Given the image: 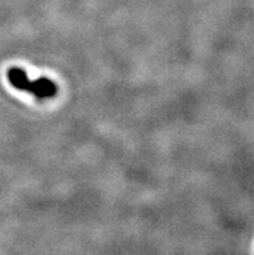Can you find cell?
<instances>
[{"mask_svg": "<svg viewBox=\"0 0 254 255\" xmlns=\"http://www.w3.org/2000/svg\"><path fill=\"white\" fill-rule=\"evenodd\" d=\"M8 79L12 86L21 91L32 92L38 98L53 97L57 92V87L52 81L47 78H40L38 81H29L26 73L20 67H12L8 71Z\"/></svg>", "mask_w": 254, "mask_h": 255, "instance_id": "obj_1", "label": "cell"}]
</instances>
